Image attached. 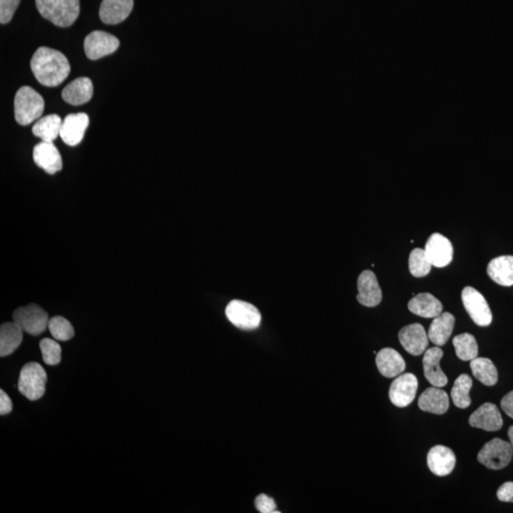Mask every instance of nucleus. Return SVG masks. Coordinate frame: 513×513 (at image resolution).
Here are the masks:
<instances>
[{
    "mask_svg": "<svg viewBox=\"0 0 513 513\" xmlns=\"http://www.w3.org/2000/svg\"><path fill=\"white\" fill-rule=\"evenodd\" d=\"M497 497L502 502L513 503V482H506L497 491Z\"/></svg>",
    "mask_w": 513,
    "mask_h": 513,
    "instance_id": "36",
    "label": "nucleus"
},
{
    "mask_svg": "<svg viewBox=\"0 0 513 513\" xmlns=\"http://www.w3.org/2000/svg\"><path fill=\"white\" fill-rule=\"evenodd\" d=\"M473 376L486 386H494L498 381V372L494 362L486 358H476L471 361Z\"/></svg>",
    "mask_w": 513,
    "mask_h": 513,
    "instance_id": "28",
    "label": "nucleus"
},
{
    "mask_svg": "<svg viewBox=\"0 0 513 513\" xmlns=\"http://www.w3.org/2000/svg\"><path fill=\"white\" fill-rule=\"evenodd\" d=\"M376 363L379 373L388 379L400 376L406 368L404 359L392 348L380 350L377 355Z\"/></svg>",
    "mask_w": 513,
    "mask_h": 513,
    "instance_id": "20",
    "label": "nucleus"
},
{
    "mask_svg": "<svg viewBox=\"0 0 513 513\" xmlns=\"http://www.w3.org/2000/svg\"><path fill=\"white\" fill-rule=\"evenodd\" d=\"M93 95V85L87 77H80L65 87L62 98L65 102L72 106H80L88 103Z\"/></svg>",
    "mask_w": 513,
    "mask_h": 513,
    "instance_id": "21",
    "label": "nucleus"
},
{
    "mask_svg": "<svg viewBox=\"0 0 513 513\" xmlns=\"http://www.w3.org/2000/svg\"><path fill=\"white\" fill-rule=\"evenodd\" d=\"M116 36L102 31H95L85 38L84 49L88 59L97 60L114 53L119 48Z\"/></svg>",
    "mask_w": 513,
    "mask_h": 513,
    "instance_id": "9",
    "label": "nucleus"
},
{
    "mask_svg": "<svg viewBox=\"0 0 513 513\" xmlns=\"http://www.w3.org/2000/svg\"><path fill=\"white\" fill-rule=\"evenodd\" d=\"M427 257L432 267H445L450 264L454 257V247L450 239L440 233L429 236L425 246Z\"/></svg>",
    "mask_w": 513,
    "mask_h": 513,
    "instance_id": "11",
    "label": "nucleus"
},
{
    "mask_svg": "<svg viewBox=\"0 0 513 513\" xmlns=\"http://www.w3.org/2000/svg\"><path fill=\"white\" fill-rule=\"evenodd\" d=\"M40 350L42 353L43 361L47 365L54 366L61 361V346L57 341L44 338L40 341Z\"/></svg>",
    "mask_w": 513,
    "mask_h": 513,
    "instance_id": "33",
    "label": "nucleus"
},
{
    "mask_svg": "<svg viewBox=\"0 0 513 513\" xmlns=\"http://www.w3.org/2000/svg\"><path fill=\"white\" fill-rule=\"evenodd\" d=\"M33 158L36 166L49 174L58 173L63 166L61 155L53 142L42 141L36 145L33 148Z\"/></svg>",
    "mask_w": 513,
    "mask_h": 513,
    "instance_id": "15",
    "label": "nucleus"
},
{
    "mask_svg": "<svg viewBox=\"0 0 513 513\" xmlns=\"http://www.w3.org/2000/svg\"><path fill=\"white\" fill-rule=\"evenodd\" d=\"M31 68L36 80L45 87H57L69 77V60L61 52L47 47L36 49L31 60Z\"/></svg>",
    "mask_w": 513,
    "mask_h": 513,
    "instance_id": "1",
    "label": "nucleus"
},
{
    "mask_svg": "<svg viewBox=\"0 0 513 513\" xmlns=\"http://www.w3.org/2000/svg\"><path fill=\"white\" fill-rule=\"evenodd\" d=\"M418 388V380L415 374L410 373L401 374L390 384L389 390L390 402L397 407H407L415 400Z\"/></svg>",
    "mask_w": 513,
    "mask_h": 513,
    "instance_id": "10",
    "label": "nucleus"
},
{
    "mask_svg": "<svg viewBox=\"0 0 513 513\" xmlns=\"http://www.w3.org/2000/svg\"><path fill=\"white\" fill-rule=\"evenodd\" d=\"M358 294L356 299L366 307H374L381 303L382 292L377 276L371 270L361 272L358 280Z\"/></svg>",
    "mask_w": 513,
    "mask_h": 513,
    "instance_id": "14",
    "label": "nucleus"
},
{
    "mask_svg": "<svg viewBox=\"0 0 513 513\" xmlns=\"http://www.w3.org/2000/svg\"><path fill=\"white\" fill-rule=\"evenodd\" d=\"M418 406L422 411L434 415H443L449 409V397L445 390L432 386L422 393L419 397Z\"/></svg>",
    "mask_w": 513,
    "mask_h": 513,
    "instance_id": "22",
    "label": "nucleus"
},
{
    "mask_svg": "<svg viewBox=\"0 0 513 513\" xmlns=\"http://www.w3.org/2000/svg\"><path fill=\"white\" fill-rule=\"evenodd\" d=\"M47 374L43 367L36 362L23 366L18 379V390L29 400H40L45 394Z\"/></svg>",
    "mask_w": 513,
    "mask_h": 513,
    "instance_id": "4",
    "label": "nucleus"
},
{
    "mask_svg": "<svg viewBox=\"0 0 513 513\" xmlns=\"http://www.w3.org/2000/svg\"><path fill=\"white\" fill-rule=\"evenodd\" d=\"M14 108L17 123L27 126L42 116L44 99L33 88L24 86L15 95Z\"/></svg>",
    "mask_w": 513,
    "mask_h": 513,
    "instance_id": "3",
    "label": "nucleus"
},
{
    "mask_svg": "<svg viewBox=\"0 0 513 513\" xmlns=\"http://www.w3.org/2000/svg\"><path fill=\"white\" fill-rule=\"evenodd\" d=\"M90 123L88 114L84 113L69 114L63 120L60 137L65 144L75 147L82 142Z\"/></svg>",
    "mask_w": 513,
    "mask_h": 513,
    "instance_id": "13",
    "label": "nucleus"
},
{
    "mask_svg": "<svg viewBox=\"0 0 513 513\" xmlns=\"http://www.w3.org/2000/svg\"><path fill=\"white\" fill-rule=\"evenodd\" d=\"M13 319L23 332L31 336H39L49 326V316L40 306L36 304L20 307L15 310Z\"/></svg>",
    "mask_w": 513,
    "mask_h": 513,
    "instance_id": "6",
    "label": "nucleus"
},
{
    "mask_svg": "<svg viewBox=\"0 0 513 513\" xmlns=\"http://www.w3.org/2000/svg\"><path fill=\"white\" fill-rule=\"evenodd\" d=\"M255 507L260 513H280L274 500L265 494H260L255 500Z\"/></svg>",
    "mask_w": 513,
    "mask_h": 513,
    "instance_id": "35",
    "label": "nucleus"
},
{
    "mask_svg": "<svg viewBox=\"0 0 513 513\" xmlns=\"http://www.w3.org/2000/svg\"><path fill=\"white\" fill-rule=\"evenodd\" d=\"M455 353L461 361H471L478 358V345L475 338L473 335L464 333L457 336L452 340Z\"/></svg>",
    "mask_w": 513,
    "mask_h": 513,
    "instance_id": "29",
    "label": "nucleus"
},
{
    "mask_svg": "<svg viewBox=\"0 0 513 513\" xmlns=\"http://www.w3.org/2000/svg\"><path fill=\"white\" fill-rule=\"evenodd\" d=\"M432 264L427 257L425 250L413 249L409 257V270L416 278H423L431 272Z\"/></svg>",
    "mask_w": 513,
    "mask_h": 513,
    "instance_id": "31",
    "label": "nucleus"
},
{
    "mask_svg": "<svg viewBox=\"0 0 513 513\" xmlns=\"http://www.w3.org/2000/svg\"><path fill=\"white\" fill-rule=\"evenodd\" d=\"M63 121L57 114H49L39 118L33 127V134L44 142H54L60 136Z\"/></svg>",
    "mask_w": 513,
    "mask_h": 513,
    "instance_id": "27",
    "label": "nucleus"
},
{
    "mask_svg": "<svg viewBox=\"0 0 513 513\" xmlns=\"http://www.w3.org/2000/svg\"><path fill=\"white\" fill-rule=\"evenodd\" d=\"M462 301L468 316L478 326H489L492 322V314L483 295L476 289L467 286L462 291Z\"/></svg>",
    "mask_w": 513,
    "mask_h": 513,
    "instance_id": "8",
    "label": "nucleus"
},
{
    "mask_svg": "<svg viewBox=\"0 0 513 513\" xmlns=\"http://www.w3.org/2000/svg\"><path fill=\"white\" fill-rule=\"evenodd\" d=\"M442 356H443V351L439 347L429 348L424 355V376L432 386L441 388L446 386L448 384L446 374L440 367Z\"/></svg>",
    "mask_w": 513,
    "mask_h": 513,
    "instance_id": "18",
    "label": "nucleus"
},
{
    "mask_svg": "<svg viewBox=\"0 0 513 513\" xmlns=\"http://www.w3.org/2000/svg\"><path fill=\"white\" fill-rule=\"evenodd\" d=\"M487 273L497 285H513V256H500L489 262Z\"/></svg>",
    "mask_w": 513,
    "mask_h": 513,
    "instance_id": "24",
    "label": "nucleus"
},
{
    "mask_svg": "<svg viewBox=\"0 0 513 513\" xmlns=\"http://www.w3.org/2000/svg\"><path fill=\"white\" fill-rule=\"evenodd\" d=\"M400 345L413 356H420L429 345L428 334L419 324H413L403 327L398 334Z\"/></svg>",
    "mask_w": 513,
    "mask_h": 513,
    "instance_id": "12",
    "label": "nucleus"
},
{
    "mask_svg": "<svg viewBox=\"0 0 513 513\" xmlns=\"http://www.w3.org/2000/svg\"><path fill=\"white\" fill-rule=\"evenodd\" d=\"M22 0H0V22L1 24L11 22Z\"/></svg>",
    "mask_w": 513,
    "mask_h": 513,
    "instance_id": "34",
    "label": "nucleus"
},
{
    "mask_svg": "<svg viewBox=\"0 0 513 513\" xmlns=\"http://www.w3.org/2000/svg\"><path fill=\"white\" fill-rule=\"evenodd\" d=\"M132 8L134 0H103L99 15L106 24H118L129 17Z\"/></svg>",
    "mask_w": 513,
    "mask_h": 513,
    "instance_id": "19",
    "label": "nucleus"
},
{
    "mask_svg": "<svg viewBox=\"0 0 513 513\" xmlns=\"http://www.w3.org/2000/svg\"><path fill=\"white\" fill-rule=\"evenodd\" d=\"M468 423L473 428L482 429L487 432H496L502 428L503 418L496 405L487 402L471 413Z\"/></svg>",
    "mask_w": 513,
    "mask_h": 513,
    "instance_id": "16",
    "label": "nucleus"
},
{
    "mask_svg": "<svg viewBox=\"0 0 513 513\" xmlns=\"http://www.w3.org/2000/svg\"><path fill=\"white\" fill-rule=\"evenodd\" d=\"M23 330L15 322H6L0 327V356L5 358L13 353L23 340Z\"/></svg>",
    "mask_w": 513,
    "mask_h": 513,
    "instance_id": "26",
    "label": "nucleus"
},
{
    "mask_svg": "<svg viewBox=\"0 0 513 513\" xmlns=\"http://www.w3.org/2000/svg\"><path fill=\"white\" fill-rule=\"evenodd\" d=\"M49 330L56 340L67 341L74 337V329L69 320L63 317H54L49 319Z\"/></svg>",
    "mask_w": 513,
    "mask_h": 513,
    "instance_id": "32",
    "label": "nucleus"
},
{
    "mask_svg": "<svg viewBox=\"0 0 513 513\" xmlns=\"http://www.w3.org/2000/svg\"><path fill=\"white\" fill-rule=\"evenodd\" d=\"M408 308L419 317L432 319L442 313L443 306L440 301L429 293H420L409 301Z\"/></svg>",
    "mask_w": 513,
    "mask_h": 513,
    "instance_id": "23",
    "label": "nucleus"
},
{
    "mask_svg": "<svg viewBox=\"0 0 513 513\" xmlns=\"http://www.w3.org/2000/svg\"><path fill=\"white\" fill-rule=\"evenodd\" d=\"M12 411L13 402L11 398L9 397V395L3 390H0V415H8Z\"/></svg>",
    "mask_w": 513,
    "mask_h": 513,
    "instance_id": "37",
    "label": "nucleus"
},
{
    "mask_svg": "<svg viewBox=\"0 0 513 513\" xmlns=\"http://www.w3.org/2000/svg\"><path fill=\"white\" fill-rule=\"evenodd\" d=\"M507 436H509L510 446L513 450V426L510 427L509 431H507Z\"/></svg>",
    "mask_w": 513,
    "mask_h": 513,
    "instance_id": "39",
    "label": "nucleus"
},
{
    "mask_svg": "<svg viewBox=\"0 0 513 513\" xmlns=\"http://www.w3.org/2000/svg\"><path fill=\"white\" fill-rule=\"evenodd\" d=\"M455 324L454 315L448 312L434 317L428 332L429 340L436 346L444 345L452 335Z\"/></svg>",
    "mask_w": 513,
    "mask_h": 513,
    "instance_id": "25",
    "label": "nucleus"
},
{
    "mask_svg": "<svg viewBox=\"0 0 513 513\" xmlns=\"http://www.w3.org/2000/svg\"><path fill=\"white\" fill-rule=\"evenodd\" d=\"M44 18L58 27H70L80 14L79 0H35Z\"/></svg>",
    "mask_w": 513,
    "mask_h": 513,
    "instance_id": "2",
    "label": "nucleus"
},
{
    "mask_svg": "<svg viewBox=\"0 0 513 513\" xmlns=\"http://www.w3.org/2000/svg\"><path fill=\"white\" fill-rule=\"evenodd\" d=\"M501 407L503 411H504L510 418L513 419V390L502 398Z\"/></svg>",
    "mask_w": 513,
    "mask_h": 513,
    "instance_id": "38",
    "label": "nucleus"
},
{
    "mask_svg": "<svg viewBox=\"0 0 513 513\" xmlns=\"http://www.w3.org/2000/svg\"><path fill=\"white\" fill-rule=\"evenodd\" d=\"M471 386H473V380L468 374H461L455 380L450 395H452V400L457 407L467 409L471 405L470 390Z\"/></svg>",
    "mask_w": 513,
    "mask_h": 513,
    "instance_id": "30",
    "label": "nucleus"
},
{
    "mask_svg": "<svg viewBox=\"0 0 513 513\" xmlns=\"http://www.w3.org/2000/svg\"><path fill=\"white\" fill-rule=\"evenodd\" d=\"M457 457L450 448L437 445L432 447L427 457L429 471L437 476L449 475L455 467Z\"/></svg>",
    "mask_w": 513,
    "mask_h": 513,
    "instance_id": "17",
    "label": "nucleus"
},
{
    "mask_svg": "<svg viewBox=\"0 0 513 513\" xmlns=\"http://www.w3.org/2000/svg\"><path fill=\"white\" fill-rule=\"evenodd\" d=\"M513 450L510 443L494 439L484 445L478 455V460L489 470L498 471L507 467L512 461Z\"/></svg>",
    "mask_w": 513,
    "mask_h": 513,
    "instance_id": "5",
    "label": "nucleus"
},
{
    "mask_svg": "<svg viewBox=\"0 0 513 513\" xmlns=\"http://www.w3.org/2000/svg\"><path fill=\"white\" fill-rule=\"evenodd\" d=\"M229 322L242 330H254L260 326L262 316L253 304L234 299L226 308Z\"/></svg>",
    "mask_w": 513,
    "mask_h": 513,
    "instance_id": "7",
    "label": "nucleus"
}]
</instances>
